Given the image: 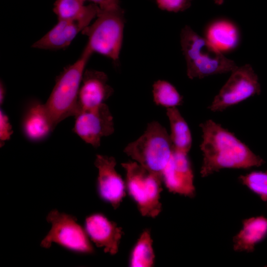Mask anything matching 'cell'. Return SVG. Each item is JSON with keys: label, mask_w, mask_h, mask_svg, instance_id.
I'll return each instance as SVG.
<instances>
[{"label": "cell", "mask_w": 267, "mask_h": 267, "mask_svg": "<svg viewBox=\"0 0 267 267\" xmlns=\"http://www.w3.org/2000/svg\"><path fill=\"white\" fill-rule=\"evenodd\" d=\"M200 126L203 134L200 145L203 156L202 177L222 169H246L265 163L262 158L220 124L208 120Z\"/></svg>", "instance_id": "6da1fadb"}, {"label": "cell", "mask_w": 267, "mask_h": 267, "mask_svg": "<svg viewBox=\"0 0 267 267\" xmlns=\"http://www.w3.org/2000/svg\"><path fill=\"white\" fill-rule=\"evenodd\" d=\"M180 44L186 60L187 75L191 79L231 72L238 67L188 26L181 31Z\"/></svg>", "instance_id": "7a4b0ae2"}, {"label": "cell", "mask_w": 267, "mask_h": 267, "mask_svg": "<svg viewBox=\"0 0 267 267\" xmlns=\"http://www.w3.org/2000/svg\"><path fill=\"white\" fill-rule=\"evenodd\" d=\"M92 54L85 47L79 58L64 68L56 78L55 85L44 103L54 128L65 119L75 117L78 114L79 89L86 65Z\"/></svg>", "instance_id": "3957f363"}, {"label": "cell", "mask_w": 267, "mask_h": 267, "mask_svg": "<svg viewBox=\"0 0 267 267\" xmlns=\"http://www.w3.org/2000/svg\"><path fill=\"white\" fill-rule=\"evenodd\" d=\"M173 150L170 134L157 121L149 123L144 133L124 149L137 163L161 176Z\"/></svg>", "instance_id": "277c9868"}, {"label": "cell", "mask_w": 267, "mask_h": 267, "mask_svg": "<svg viewBox=\"0 0 267 267\" xmlns=\"http://www.w3.org/2000/svg\"><path fill=\"white\" fill-rule=\"evenodd\" d=\"M96 19L81 32L88 38L85 46L92 53L118 60L122 48L125 26L124 12L120 7L103 10L99 8Z\"/></svg>", "instance_id": "5b68a950"}, {"label": "cell", "mask_w": 267, "mask_h": 267, "mask_svg": "<svg viewBox=\"0 0 267 267\" xmlns=\"http://www.w3.org/2000/svg\"><path fill=\"white\" fill-rule=\"evenodd\" d=\"M126 172V189L136 203L140 214L154 218L161 212V176L144 168L136 162L122 163Z\"/></svg>", "instance_id": "8992f818"}, {"label": "cell", "mask_w": 267, "mask_h": 267, "mask_svg": "<svg viewBox=\"0 0 267 267\" xmlns=\"http://www.w3.org/2000/svg\"><path fill=\"white\" fill-rule=\"evenodd\" d=\"M46 220L51 223V228L42 240V247L48 248L54 242L74 251L87 254L93 252L86 230L78 223L75 217L53 210L47 215Z\"/></svg>", "instance_id": "52a82bcc"}, {"label": "cell", "mask_w": 267, "mask_h": 267, "mask_svg": "<svg viewBox=\"0 0 267 267\" xmlns=\"http://www.w3.org/2000/svg\"><path fill=\"white\" fill-rule=\"evenodd\" d=\"M257 75L251 66L237 67L209 106L213 112L222 111L261 93Z\"/></svg>", "instance_id": "ba28073f"}, {"label": "cell", "mask_w": 267, "mask_h": 267, "mask_svg": "<svg viewBox=\"0 0 267 267\" xmlns=\"http://www.w3.org/2000/svg\"><path fill=\"white\" fill-rule=\"evenodd\" d=\"M75 118L73 131L86 143L94 147L100 146L102 137L114 133L113 118L105 103L80 111Z\"/></svg>", "instance_id": "9c48e42d"}, {"label": "cell", "mask_w": 267, "mask_h": 267, "mask_svg": "<svg viewBox=\"0 0 267 267\" xmlns=\"http://www.w3.org/2000/svg\"><path fill=\"white\" fill-rule=\"evenodd\" d=\"M94 165L98 169L97 186L100 197L114 209L120 205L126 195V185L116 171L113 157L97 154Z\"/></svg>", "instance_id": "30bf717a"}, {"label": "cell", "mask_w": 267, "mask_h": 267, "mask_svg": "<svg viewBox=\"0 0 267 267\" xmlns=\"http://www.w3.org/2000/svg\"><path fill=\"white\" fill-rule=\"evenodd\" d=\"M161 177L170 192L189 197L194 196V176L187 153L174 149Z\"/></svg>", "instance_id": "8fae6325"}, {"label": "cell", "mask_w": 267, "mask_h": 267, "mask_svg": "<svg viewBox=\"0 0 267 267\" xmlns=\"http://www.w3.org/2000/svg\"><path fill=\"white\" fill-rule=\"evenodd\" d=\"M85 230L96 246L105 253L115 255L118 252L124 232L122 228L101 214H92L86 219Z\"/></svg>", "instance_id": "7c38bea8"}, {"label": "cell", "mask_w": 267, "mask_h": 267, "mask_svg": "<svg viewBox=\"0 0 267 267\" xmlns=\"http://www.w3.org/2000/svg\"><path fill=\"white\" fill-rule=\"evenodd\" d=\"M107 81L104 72L94 70L85 71L78 94V113L104 103L113 94V89Z\"/></svg>", "instance_id": "4fadbf2b"}, {"label": "cell", "mask_w": 267, "mask_h": 267, "mask_svg": "<svg viewBox=\"0 0 267 267\" xmlns=\"http://www.w3.org/2000/svg\"><path fill=\"white\" fill-rule=\"evenodd\" d=\"M95 17L88 16L74 20H58V22L32 47L45 50H58L68 46L77 35Z\"/></svg>", "instance_id": "5bb4252c"}, {"label": "cell", "mask_w": 267, "mask_h": 267, "mask_svg": "<svg viewBox=\"0 0 267 267\" xmlns=\"http://www.w3.org/2000/svg\"><path fill=\"white\" fill-rule=\"evenodd\" d=\"M22 131L30 140L45 139L54 129L44 103L34 101L27 107L22 123Z\"/></svg>", "instance_id": "9a60e30c"}, {"label": "cell", "mask_w": 267, "mask_h": 267, "mask_svg": "<svg viewBox=\"0 0 267 267\" xmlns=\"http://www.w3.org/2000/svg\"><path fill=\"white\" fill-rule=\"evenodd\" d=\"M267 235V219L263 216L253 217L243 221V227L233 238L236 251L252 252L255 246Z\"/></svg>", "instance_id": "2e32d148"}, {"label": "cell", "mask_w": 267, "mask_h": 267, "mask_svg": "<svg viewBox=\"0 0 267 267\" xmlns=\"http://www.w3.org/2000/svg\"><path fill=\"white\" fill-rule=\"evenodd\" d=\"M206 38L221 52L235 49L239 42L237 26L230 21L220 19L211 23L205 31Z\"/></svg>", "instance_id": "e0dca14e"}, {"label": "cell", "mask_w": 267, "mask_h": 267, "mask_svg": "<svg viewBox=\"0 0 267 267\" xmlns=\"http://www.w3.org/2000/svg\"><path fill=\"white\" fill-rule=\"evenodd\" d=\"M171 134L170 137L174 149L188 153L192 146V139L189 126L177 107L167 109Z\"/></svg>", "instance_id": "ac0fdd59"}, {"label": "cell", "mask_w": 267, "mask_h": 267, "mask_svg": "<svg viewBox=\"0 0 267 267\" xmlns=\"http://www.w3.org/2000/svg\"><path fill=\"white\" fill-rule=\"evenodd\" d=\"M85 0H56L53 11L58 20H74L88 16L96 17L99 7L94 3L85 5Z\"/></svg>", "instance_id": "d6986e66"}, {"label": "cell", "mask_w": 267, "mask_h": 267, "mask_svg": "<svg viewBox=\"0 0 267 267\" xmlns=\"http://www.w3.org/2000/svg\"><path fill=\"white\" fill-rule=\"evenodd\" d=\"M155 258L151 233L149 229H145L131 251L129 265L132 267H151L154 265Z\"/></svg>", "instance_id": "ffe728a7"}, {"label": "cell", "mask_w": 267, "mask_h": 267, "mask_svg": "<svg viewBox=\"0 0 267 267\" xmlns=\"http://www.w3.org/2000/svg\"><path fill=\"white\" fill-rule=\"evenodd\" d=\"M152 94L156 105L167 108L177 107L182 103V97L170 82L162 80L156 81L152 86Z\"/></svg>", "instance_id": "44dd1931"}, {"label": "cell", "mask_w": 267, "mask_h": 267, "mask_svg": "<svg viewBox=\"0 0 267 267\" xmlns=\"http://www.w3.org/2000/svg\"><path fill=\"white\" fill-rule=\"evenodd\" d=\"M240 181L250 190L267 201V170L253 171L238 178Z\"/></svg>", "instance_id": "7402d4cb"}, {"label": "cell", "mask_w": 267, "mask_h": 267, "mask_svg": "<svg viewBox=\"0 0 267 267\" xmlns=\"http://www.w3.org/2000/svg\"><path fill=\"white\" fill-rule=\"evenodd\" d=\"M192 0H156L158 7L163 10L178 12L188 8Z\"/></svg>", "instance_id": "603a6c76"}, {"label": "cell", "mask_w": 267, "mask_h": 267, "mask_svg": "<svg viewBox=\"0 0 267 267\" xmlns=\"http://www.w3.org/2000/svg\"><path fill=\"white\" fill-rule=\"evenodd\" d=\"M12 126L6 114L2 110L0 111V143L3 146L6 141L8 140L12 134Z\"/></svg>", "instance_id": "cb8c5ba5"}, {"label": "cell", "mask_w": 267, "mask_h": 267, "mask_svg": "<svg viewBox=\"0 0 267 267\" xmlns=\"http://www.w3.org/2000/svg\"><path fill=\"white\" fill-rule=\"evenodd\" d=\"M89 0L97 5L100 9L108 10L120 7L119 0Z\"/></svg>", "instance_id": "d4e9b609"}, {"label": "cell", "mask_w": 267, "mask_h": 267, "mask_svg": "<svg viewBox=\"0 0 267 267\" xmlns=\"http://www.w3.org/2000/svg\"><path fill=\"white\" fill-rule=\"evenodd\" d=\"M6 94L5 88L3 83L0 81V104L1 105L4 100Z\"/></svg>", "instance_id": "484cf974"}, {"label": "cell", "mask_w": 267, "mask_h": 267, "mask_svg": "<svg viewBox=\"0 0 267 267\" xmlns=\"http://www.w3.org/2000/svg\"><path fill=\"white\" fill-rule=\"evenodd\" d=\"M214 0V2L217 4H218V5H221L222 4L224 0Z\"/></svg>", "instance_id": "4316f807"}]
</instances>
